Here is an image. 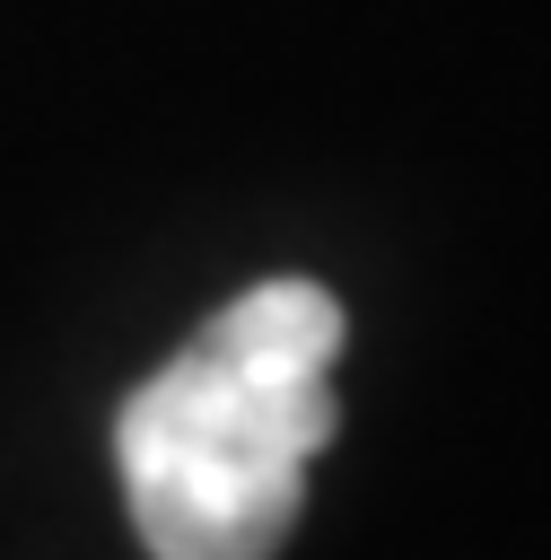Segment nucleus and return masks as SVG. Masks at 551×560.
<instances>
[{"instance_id":"f257e3e1","label":"nucleus","mask_w":551,"mask_h":560,"mask_svg":"<svg viewBox=\"0 0 551 560\" xmlns=\"http://www.w3.org/2000/svg\"><path fill=\"white\" fill-rule=\"evenodd\" d=\"M341 298L262 280L219 306L114 420V464L149 560H271L332 446Z\"/></svg>"}]
</instances>
